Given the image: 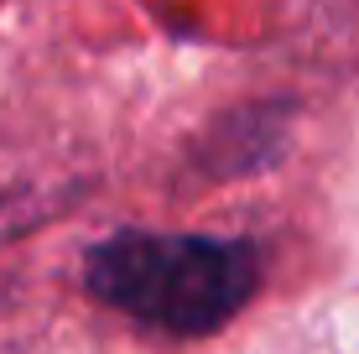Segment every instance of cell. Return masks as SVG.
I'll use <instances>...</instances> for the list:
<instances>
[{
	"mask_svg": "<svg viewBox=\"0 0 359 354\" xmlns=\"http://www.w3.org/2000/svg\"><path fill=\"white\" fill-rule=\"evenodd\" d=\"M261 255L250 240L120 229L83 255V287L115 313L167 334H208L250 302Z\"/></svg>",
	"mask_w": 359,
	"mask_h": 354,
	"instance_id": "cell-1",
	"label": "cell"
}]
</instances>
